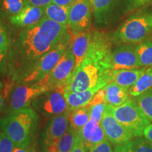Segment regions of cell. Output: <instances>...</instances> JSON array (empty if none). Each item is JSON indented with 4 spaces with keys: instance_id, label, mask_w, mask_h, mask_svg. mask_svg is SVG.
<instances>
[{
    "instance_id": "1",
    "label": "cell",
    "mask_w": 152,
    "mask_h": 152,
    "mask_svg": "<svg viewBox=\"0 0 152 152\" xmlns=\"http://www.w3.org/2000/svg\"><path fill=\"white\" fill-rule=\"evenodd\" d=\"M68 32L67 26L45 17L34 26L9 34L8 75L11 84L20 83Z\"/></svg>"
},
{
    "instance_id": "2",
    "label": "cell",
    "mask_w": 152,
    "mask_h": 152,
    "mask_svg": "<svg viewBox=\"0 0 152 152\" xmlns=\"http://www.w3.org/2000/svg\"><path fill=\"white\" fill-rule=\"evenodd\" d=\"M40 120L33 108L28 107L0 117V130L12 140L16 147L36 142Z\"/></svg>"
},
{
    "instance_id": "3",
    "label": "cell",
    "mask_w": 152,
    "mask_h": 152,
    "mask_svg": "<svg viewBox=\"0 0 152 152\" xmlns=\"http://www.w3.org/2000/svg\"><path fill=\"white\" fill-rule=\"evenodd\" d=\"M152 32V10L142 9L133 13L111 34L115 45H138L150 37Z\"/></svg>"
},
{
    "instance_id": "4",
    "label": "cell",
    "mask_w": 152,
    "mask_h": 152,
    "mask_svg": "<svg viewBox=\"0 0 152 152\" xmlns=\"http://www.w3.org/2000/svg\"><path fill=\"white\" fill-rule=\"evenodd\" d=\"M110 72L96 63L84 59L75 68L63 92H79L94 88L101 90L111 83Z\"/></svg>"
},
{
    "instance_id": "5",
    "label": "cell",
    "mask_w": 152,
    "mask_h": 152,
    "mask_svg": "<svg viewBox=\"0 0 152 152\" xmlns=\"http://www.w3.org/2000/svg\"><path fill=\"white\" fill-rule=\"evenodd\" d=\"M89 1L94 26L102 30L112 27L135 9V0H89Z\"/></svg>"
},
{
    "instance_id": "6",
    "label": "cell",
    "mask_w": 152,
    "mask_h": 152,
    "mask_svg": "<svg viewBox=\"0 0 152 152\" xmlns=\"http://www.w3.org/2000/svg\"><path fill=\"white\" fill-rule=\"evenodd\" d=\"M110 111L113 116L134 137L143 136L144 129L151 124V122L142 113L134 97L130 96L125 103L118 106L110 105Z\"/></svg>"
},
{
    "instance_id": "7",
    "label": "cell",
    "mask_w": 152,
    "mask_h": 152,
    "mask_svg": "<svg viewBox=\"0 0 152 152\" xmlns=\"http://www.w3.org/2000/svg\"><path fill=\"white\" fill-rule=\"evenodd\" d=\"M71 42L70 32L66 33L56 46L44 56L18 84H33L42 81L52 71Z\"/></svg>"
},
{
    "instance_id": "8",
    "label": "cell",
    "mask_w": 152,
    "mask_h": 152,
    "mask_svg": "<svg viewBox=\"0 0 152 152\" xmlns=\"http://www.w3.org/2000/svg\"><path fill=\"white\" fill-rule=\"evenodd\" d=\"M48 90V87L42 81L33 84L14 85L9 92L8 106L4 114L30 107L37 96Z\"/></svg>"
},
{
    "instance_id": "9",
    "label": "cell",
    "mask_w": 152,
    "mask_h": 152,
    "mask_svg": "<svg viewBox=\"0 0 152 152\" xmlns=\"http://www.w3.org/2000/svg\"><path fill=\"white\" fill-rule=\"evenodd\" d=\"M67 111L49 118L41 133V152H54L57 145L69 128V115Z\"/></svg>"
},
{
    "instance_id": "10",
    "label": "cell",
    "mask_w": 152,
    "mask_h": 152,
    "mask_svg": "<svg viewBox=\"0 0 152 152\" xmlns=\"http://www.w3.org/2000/svg\"><path fill=\"white\" fill-rule=\"evenodd\" d=\"M31 105L38 114L48 118L68 111L63 89H53L42 93L33 101Z\"/></svg>"
},
{
    "instance_id": "11",
    "label": "cell",
    "mask_w": 152,
    "mask_h": 152,
    "mask_svg": "<svg viewBox=\"0 0 152 152\" xmlns=\"http://www.w3.org/2000/svg\"><path fill=\"white\" fill-rule=\"evenodd\" d=\"M75 68V58L70 43L56 66L42 81L48 87L49 90L53 89H63Z\"/></svg>"
},
{
    "instance_id": "12",
    "label": "cell",
    "mask_w": 152,
    "mask_h": 152,
    "mask_svg": "<svg viewBox=\"0 0 152 152\" xmlns=\"http://www.w3.org/2000/svg\"><path fill=\"white\" fill-rule=\"evenodd\" d=\"M93 22L92 11L89 0H75L70 7L67 26L71 35L91 29Z\"/></svg>"
},
{
    "instance_id": "13",
    "label": "cell",
    "mask_w": 152,
    "mask_h": 152,
    "mask_svg": "<svg viewBox=\"0 0 152 152\" xmlns=\"http://www.w3.org/2000/svg\"><path fill=\"white\" fill-rule=\"evenodd\" d=\"M100 125L103 128L106 139L114 145L130 141L134 137V136L113 116L110 111L109 104H106Z\"/></svg>"
},
{
    "instance_id": "14",
    "label": "cell",
    "mask_w": 152,
    "mask_h": 152,
    "mask_svg": "<svg viewBox=\"0 0 152 152\" xmlns=\"http://www.w3.org/2000/svg\"><path fill=\"white\" fill-rule=\"evenodd\" d=\"M111 70L141 68L136 52V45H118L112 50Z\"/></svg>"
},
{
    "instance_id": "15",
    "label": "cell",
    "mask_w": 152,
    "mask_h": 152,
    "mask_svg": "<svg viewBox=\"0 0 152 152\" xmlns=\"http://www.w3.org/2000/svg\"><path fill=\"white\" fill-rule=\"evenodd\" d=\"M44 18V8L27 5L18 14L9 18V21L17 28H25L38 23Z\"/></svg>"
},
{
    "instance_id": "16",
    "label": "cell",
    "mask_w": 152,
    "mask_h": 152,
    "mask_svg": "<svg viewBox=\"0 0 152 152\" xmlns=\"http://www.w3.org/2000/svg\"><path fill=\"white\" fill-rule=\"evenodd\" d=\"M78 135L87 150L92 146L107 140L102 125L93 122L90 120L81 129L78 133Z\"/></svg>"
},
{
    "instance_id": "17",
    "label": "cell",
    "mask_w": 152,
    "mask_h": 152,
    "mask_svg": "<svg viewBox=\"0 0 152 152\" xmlns=\"http://www.w3.org/2000/svg\"><path fill=\"white\" fill-rule=\"evenodd\" d=\"M93 30L90 29L77 35L71 36V49L75 58V68L80 65L88 52Z\"/></svg>"
},
{
    "instance_id": "18",
    "label": "cell",
    "mask_w": 152,
    "mask_h": 152,
    "mask_svg": "<svg viewBox=\"0 0 152 152\" xmlns=\"http://www.w3.org/2000/svg\"><path fill=\"white\" fill-rule=\"evenodd\" d=\"M145 69L146 68L113 70L110 72L111 83L113 82L120 86L130 89L137 81Z\"/></svg>"
},
{
    "instance_id": "19",
    "label": "cell",
    "mask_w": 152,
    "mask_h": 152,
    "mask_svg": "<svg viewBox=\"0 0 152 152\" xmlns=\"http://www.w3.org/2000/svg\"><path fill=\"white\" fill-rule=\"evenodd\" d=\"M105 102L113 106H118L125 103L130 97L129 89L121 87L111 82L104 87Z\"/></svg>"
},
{
    "instance_id": "20",
    "label": "cell",
    "mask_w": 152,
    "mask_h": 152,
    "mask_svg": "<svg viewBox=\"0 0 152 152\" xmlns=\"http://www.w3.org/2000/svg\"><path fill=\"white\" fill-rule=\"evenodd\" d=\"M98 88H94L79 92H64V95L67 102L68 111H72L79 108L86 106L90 102L93 96L97 91Z\"/></svg>"
},
{
    "instance_id": "21",
    "label": "cell",
    "mask_w": 152,
    "mask_h": 152,
    "mask_svg": "<svg viewBox=\"0 0 152 152\" xmlns=\"http://www.w3.org/2000/svg\"><path fill=\"white\" fill-rule=\"evenodd\" d=\"M9 33L3 19L0 18V75H8Z\"/></svg>"
},
{
    "instance_id": "22",
    "label": "cell",
    "mask_w": 152,
    "mask_h": 152,
    "mask_svg": "<svg viewBox=\"0 0 152 152\" xmlns=\"http://www.w3.org/2000/svg\"><path fill=\"white\" fill-rule=\"evenodd\" d=\"M90 120V107L84 106L75 109L70 113L69 127L76 134L78 133L82 128Z\"/></svg>"
},
{
    "instance_id": "23",
    "label": "cell",
    "mask_w": 152,
    "mask_h": 152,
    "mask_svg": "<svg viewBox=\"0 0 152 152\" xmlns=\"http://www.w3.org/2000/svg\"><path fill=\"white\" fill-rule=\"evenodd\" d=\"M152 89V67L146 68L137 81L129 89L131 97H137Z\"/></svg>"
},
{
    "instance_id": "24",
    "label": "cell",
    "mask_w": 152,
    "mask_h": 152,
    "mask_svg": "<svg viewBox=\"0 0 152 152\" xmlns=\"http://www.w3.org/2000/svg\"><path fill=\"white\" fill-rule=\"evenodd\" d=\"M69 9L70 7H61L52 3L44 8L45 17L59 24L67 26Z\"/></svg>"
},
{
    "instance_id": "25",
    "label": "cell",
    "mask_w": 152,
    "mask_h": 152,
    "mask_svg": "<svg viewBox=\"0 0 152 152\" xmlns=\"http://www.w3.org/2000/svg\"><path fill=\"white\" fill-rule=\"evenodd\" d=\"M27 5L25 0H0V18L9 20Z\"/></svg>"
},
{
    "instance_id": "26",
    "label": "cell",
    "mask_w": 152,
    "mask_h": 152,
    "mask_svg": "<svg viewBox=\"0 0 152 152\" xmlns=\"http://www.w3.org/2000/svg\"><path fill=\"white\" fill-rule=\"evenodd\" d=\"M136 52L139 61L143 68L152 67V37L136 45Z\"/></svg>"
},
{
    "instance_id": "27",
    "label": "cell",
    "mask_w": 152,
    "mask_h": 152,
    "mask_svg": "<svg viewBox=\"0 0 152 152\" xmlns=\"http://www.w3.org/2000/svg\"><path fill=\"white\" fill-rule=\"evenodd\" d=\"M134 98L142 113L152 123V89Z\"/></svg>"
},
{
    "instance_id": "28",
    "label": "cell",
    "mask_w": 152,
    "mask_h": 152,
    "mask_svg": "<svg viewBox=\"0 0 152 152\" xmlns=\"http://www.w3.org/2000/svg\"><path fill=\"white\" fill-rule=\"evenodd\" d=\"M77 135L69 127L66 134L61 139L54 152H71Z\"/></svg>"
},
{
    "instance_id": "29",
    "label": "cell",
    "mask_w": 152,
    "mask_h": 152,
    "mask_svg": "<svg viewBox=\"0 0 152 152\" xmlns=\"http://www.w3.org/2000/svg\"><path fill=\"white\" fill-rule=\"evenodd\" d=\"M106 104H107L104 102V103L96 104L90 107V121L97 124H100L104 113L105 111Z\"/></svg>"
},
{
    "instance_id": "30",
    "label": "cell",
    "mask_w": 152,
    "mask_h": 152,
    "mask_svg": "<svg viewBox=\"0 0 152 152\" xmlns=\"http://www.w3.org/2000/svg\"><path fill=\"white\" fill-rule=\"evenodd\" d=\"M135 152H152V144L143 137H139L133 140Z\"/></svg>"
},
{
    "instance_id": "31",
    "label": "cell",
    "mask_w": 152,
    "mask_h": 152,
    "mask_svg": "<svg viewBox=\"0 0 152 152\" xmlns=\"http://www.w3.org/2000/svg\"><path fill=\"white\" fill-rule=\"evenodd\" d=\"M16 147L12 140L0 130V152H13Z\"/></svg>"
},
{
    "instance_id": "32",
    "label": "cell",
    "mask_w": 152,
    "mask_h": 152,
    "mask_svg": "<svg viewBox=\"0 0 152 152\" xmlns=\"http://www.w3.org/2000/svg\"><path fill=\"white\" fill-rule=\"evenodd\" d=\"M87 152H114L112 144L108 140L99 144L92 146L87 150Z\"/></svg>"
},
{
    "instance_id": "33",
    "label": "cell",
    "mask_w": 152,
    "mask_h": 152,
    "mask_svg": "<svg viewBox=\"0 0 152 152\" xmlns=\"http://www.w3.org/2000/svg\"><path fill=\"white\" fill-rule=\"evenodd\" d=\"M104 102H105V90L104 87L95 93L90 102L87 106L89 107H92L96 104L104 103Z\"/></svg>"
},
{
    "instance_id": "34",
    "label": "cell",
    "mask_w": 152,
    "mask_h": 152,
    "mask_svg": "<svg viewBox=\"0 0 152 152\" xmlns=\"http://www.w3.org/2000/svg\"><path fill=\"white\" fill-rule=\"evenodd\" d=\"M114 152H135L133 141L130 140L123 144L115 145L113 147Z\"/></svg>"
},
{
    "instance_id": "35",
    "label": "cell",
    "mask_w": 152,
    "mask_h": 152,
    "mask_svg": "<svg viewBox=\"0 0 152 152\" xmlns=\"http://www.w3.org/2000/svg\"><path fill=\"white\" fill-rule=\"evenodd\" d=\"M71 152H87L86 148H85L84 144H83L78 134L76 137L75 143H74Z\"/></svg>"
},
{
    "instance_id": "36",
    "label": "cell",
    "mask_w": 152,
    "mask_h": 152,
    "mask_svg": "<svg viewBox=\"0 0 152 152\" xmlns=\"http://www.w3.org/2000/svg\"><path fill=\"white\" fill-rule=\"evenodd\" d=\"M28 5L45 8L52 3V0H25Z\"/></svg>"
},
{
    "instance_id": "37",
    "label": "cell",
    "mask_w": 152,
    "mask_h": 152,
    "mask_svg": "<svg viewBox=\"0 0 152 152\" xmlns=\"http://www.w3.org/2000/svg\"><path fill=\"white\" fill-rule=\"evenodd\" d=\"M13 152H37V144L36 142L34 143L30 144V145L22 147H16Z\"/></svg>"
},
{
    "instance_id": "38",
    "label": "cell",
    "mask_w": 152,
    "mask_h": 152,
    "mask_svg": "<svg viewBox=\"0 0 152 152\" xmlns=\"http://www.w3.org/2000/svg\"><path fill=\"white\" fill-rule=\"evenodd\" d=\"M75 0H52V3L61 7H71Z\"/></svg>"
},
{
    "instance_id": "39",
    "label": "cell",
    "mask_w": 152,
    "mask_h": 152,
    "mask_svg": "<svg viewBox=\"0 0 152 152\" xmlns=\"http://www.w3.org/2000/svg\"><path fill=\"white\" fill-rule=\"evenodd\" d=\"M143 136L152 144V124L146 127L143 132Z\"/></svg>"
},
{
    "instance_id": "40",
    "label": "cell",
    "mask_w": 152,
    "mask_h": 152,
    "mask_svg": "<svg viewBox=\"0 0 152 152\" xmlns=\"http://www.w3.org/2000/svg\"><path fill=\"white\" fill-rule=\"evenodd\" d=\"M152 3V0H135L134 9H138Z\"/></svg>"
},
{
    "instance_id": "41",
    "label": "cell",
    "mask_w": 152,
    "mask_h": 152,
    "mask_svg": "<svg viewBox=\"0 0 152 152\" xmlns=\"http://www.w3.org/2000/svg\"><path fill=\"white\" fill-rule=\"evenodd\" d=\"M6 101L5 96L3 94H0V111H1L5 107Z\"/></svg>"
},
{
    "instance_id": "42",
    "label": "cell",
    "mask_w": 152,
    "mask_h": 152,
    "mask_svg": "<svg viewBox=\"0 0 152 152\" xmlns=\"http://www.w3.org/2000/svg\"><path fill=\"white\" fill-rule=\"evenodd\" d=\"M2 88H3V83L0 81V91L2 90Z\"/></svg>"
},
{
    "instance_id": "43",
    "label": "cell",
    "mask_w": 152,
    "mask_h": 152,
    "mask_svg": "<svg viewBox=\"0 0 152 152\" xmlns=\"http://www.w3.org/2000/svg\"><path fill=\"white\" fill-rule=\"evenodd\" d=\"M151 37H152V32H151Z\"/></svg>"
}]
</instances>
